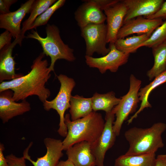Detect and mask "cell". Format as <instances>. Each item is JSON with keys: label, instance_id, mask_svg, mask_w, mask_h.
Returning <instances> with one entry per match:
<instances>
[{"label": "cell", "instance_id": "4316f807", "mask_svg": "<svg viewBox=\"0 0 166 166\" xmlns=\"http://www.w3.org/2000/svg\"><path fill=\"white\" fill-rule=\"evenodd\" d=\"M65 0H58L40 15L31 26L29 30L36 29L37 27L47 24L53 13L62 6L65 2Z\"/></svg>", "mask_w": 166, "mask_h": 166}, {"label": "cell", "instance_id": "5bb4252c", "mask_svg": "<svg viewBox=\"0 0 166 166\" xmlns=\"http://www.w3.org/2000/svg\"><path fill=\"white\" fill-rule=\"evenodd\" d=\"M160 19H150L144 17H138L124 23L119 30L117 39L134 34L151 35L153 31L163 22Z\"/></svg>", "mask_w": 166, "mask_h": 166}, {"label": "cell", "instance_id": "e0dca14e", "mask_svg": "<svg viewBox=\"0 0 166 166\" xmlns=\"http://www.w3.org/2000/svg\"><path fill=\"white\" fill-rule=\"evenodd\" d=\"M91 144L86 141L75 144L66 150L68 159L75 166H96V160Z\"/></svg>", "mask_w": 166, "mask_h": 166}, {"label": "cell", "instance_id": "83f0119b", "mask_svg": "<svg viewBox=\"0 0 166 166\" xmlns=\"http://www.w3.org/2000/svg\"><path fill=\"white\" fill-rule=\"evenodd\" d=\"M9 166H27L26 159L23 156L18 157L13 154H11L6 157Z\"/></svg>", "mask_w": 166, "mask_h": 166}, {"label": "cell", "instance_id": "f546056e", "mask_svg": "<svg viewBox=\"0 0 166 166\" xmlns=\"http://www.w3.org/2000/svg\"><path fill=\"white\" fill-rule=\"evenodd\" d=\"M102 11L120 1L119 0H91Z\"/></svg>", "mask_w": 166, "mask_h": 166}, {"label": "cell", "instance_id": "ffe728a7", "mask_svg": "<svg viewBox=\"0 0 166 166\" xmlns=\"http://www.w3.org/2000/svg\"><path fill=\"white\" fill-rule=\"evenodd\" d=\"M166 82V71L155 77L150 83L144 87L141 88L139 91L138 96L141 103L140 108L127 121L129 124L133 120L136 118L139 114L144 109L151 108L152 106L148 101L149 96L151 92L160 85Z\"/></svg>", "mask_w": 166, "mask_h": 166}, {"label": "cell", "instance_id": "e575fe53", "mask_svg": "<svg viewBox=\"0 0 166 166\" xmlns=\"http://www.w3.org/2000/svg\"><path fill=\"white\" fill-rule=\"evenodd\" d=\"M57 166H75L72 162L69 160L64 161L61 160L59 162Z\"/></svg>", "mask_w": 166, "mask_h": 166}, {"label": "cell", "instance_id": "484cf974", "mask_svg": "<svg viewBox=\"0 0 166 166\" xmlns=\"http://www.w3.org/2000/svg\"><path fill=\"white\" fill-rule=\"evenodd\" d=\"M166 42V19L140 46L152 48Z\"/></svg>", "mask_w": 166, "mask_h": 166}, {"label": "cell", "instance_id": "6da1fadb", "mask_svg": "<svg viewBox=\"0 0 166 166\" xmlns=\"http://www.w3.org/2000/svg\"><path fill=\"white\" fill-rule=\"evenodd\" d=\"M45 56L43 52L40 53L33 61L30 71L26 75L1 82L0 92L11 89L13 92L12 99L16 102L35 95L44 103L51 94L50 90L45 85L50 77L51 71L48 67L47 60L43 59Z\"/></svg>", "mask_w": 166, "mask_h": 166}, {"label": "cell", "instance_id": "603a6c76", "mask_svg": "<svg viewBox=\"0 0 166 166\" xmlns=\"http://www.w3.org/2000/svg\"><path fill=\"white\" fill-rule=\"evenodd\" d=\"M156 153L136 155H121L115 160L114 166H155Z\"/></svg>", "mask_w": 166, "mask_h": 166}, {"label": "cell", "instance_id": "277c9868", "mask_svg": "<svg viewBox=\"0 0 166 166\" xmlns=\"http://www.w3.org/2000/svg\"><path fill=\"white\" fill-rule=\"evenodd\" d=\"M46 36H41L36 30H32L26 38L37 40L41 45L43 52L51 58V63L49 68L54 71V66L56 61L64 59L72 62L75 60L73 49L65 44L62 40L58 28L54 24H47L45 27Z\"/></svg>", "mask_w": 166, "mask_h": 166}, {"label": "cell", "instance_id": "d4e9b609", "mask_svg": "<svg viewBox=\"0 0 166 166\" xmlns=\"http://www.w3.org/2000/svg\"><path fill=\"white\" fill-rule=\"evenodd\" d=\"M151 35V34H143L126 38L117 39L114 45L117 49L124 53L130 54L135 53Z\"/></svg>", "mask_w": 166, "mask_h": 166}, {"label": "cell", "instance_id": "8992f818", "mask_svg": "<svg viewBox=\"0 0 166 166\" xmlns=\"http://www.w3.org/2000/svg\"><path fill=\"white\" fill-rule=\"evenodd\" d=\"M130 86L128 92L121 97V100L112 111L116 117L113 125V131L117 136L120 135L124 121L129 115L135 112L140 101L138 93L141 84V80L132 74L129 78Z\"/></svg>", "mask_w": 166, "mask_h": 166}, {"label": "cell", "instance_id": "52a82bcc", "mask_svg": "<svg viewBox=\"0 0 166 166\" xmlns=\"http://www.w3.org/2000/svg\"><path fill=\"white\" fill-rule=\"evenodd\" d=\"M81 35L86 44L85 55L92 56L96 53L103 56L107 55L110 49L106 47V25L90 24L81 29Z\"/></svg>", "mask_w": 166, "mask_h": 166}, {"label": "cell", "instance_id": "44dd1931", "mask_svg": "<svg viewBox=\"0 0 166 166\" xmlns=\"http://www.w3.org/2000/svg\"><path fill=\"white\" fill-rule=\"evenodd\" d=\"M152 49L154 64L147 73L150 81L166 71V42L152 48Z\"/></svg>", "mask_w": 166, "mask_h": 166}, {"label": "cell", "instance_id": "1f68e13d", "mask_svg": "<svg viewBox=\"0 0 166 166\" xmlns=\"http://www.w3.org/2000/svg\"><path fill=\"white\" fill-rule=\"evenodd\" d=\"M145 18L150 19H166V1H164L159 10L155 14Z\"/></svg>", "mask_w": 166, "mask_h": 166}, {"label": "cell", "instance_id": "836d02e7", "mask_svg": "<svg viewBox=\"0 0 166 166\" xmlns=\"http://www.w3.org/2000/svg\"><path fill=\"white\" fill-rule=\"evenodd\" d=\"M5 149L4 145L0 144V166H9L6 157L4 156L3 151Z\"/></svg>", "mask_w": 166, "mask_h": 166}, {"label": "cell", "instance_id": "4fadbf2b", "mask_svg": "<svg viewBox=\"0 0 166 166\" xmlns=\"http://www.w3.org/2000/svg\"><path fill=\"white\" fill-rule=\"evenodd\" d=\"M127 10L123 0L104 10L107 22V43H114L117 39L118 33L123 25Z\"/></svg>", "mask_w": 166, "mask_h": 166}, {"label": "cell", "instance_id": "9c48e42d", "mask_svg": "<svg viewBox=\"0 0 166 166\" xmlns=\"http://www.w3.org/2000/svg\"><path fill=\"white\" fill-rule=\"evenodd\" d=\"M106 114L103 130L98 139L91 144L92 152L96 159V166H104L105 154L114 145L117 136L113 129L115 115L112 111Z\"/></svg>", "mask_w": 166, "mask_h": 166}, {"label": "cell", "instance_id": "4dcf8cb0", "mask_svg": "<svg viewBox=\"0 0 166 166\" xmlns=\"http://www.w3.org/2000/svg\"><path fill=\"white\" fill-rule=\"evenodd\" d=\"M17 1V0H0V14H5L10 12H11L10 10V7Z\"/></svg>", "mask_w": 166, "mask_h": 166}, {"label": "cell", "instance_id": "f1b7e54d", "mask_svg": "<svg viewBox=\"0 0 166 166\" xmlns=\"http://www.w3.org/2000/svg\"><path fill=\"white\" fill-rule=\"evenodd\" d=\"M13 37L12 34L8 31L6 30L0 35V50L6 46L11 44Z\"/></svg>", "mask_w": 166, "mask_h": 166}, {"label": "cell", "instance_id": "7402d4cb", "mask_svg": "<svg viewBox=\"0 0 166 166\" xmlns=\"http://www.w3.org/2000/svg\"><path fill=\"white\" fill-rule=\"evenodd\" d=\"M121 99V98H117L112 91L102 94L95 93L92 97L93 111L103 110L106 114L109 113Z\"/></svg>", "mask_w": 166, "mask_h": 166}, {"label": "cell", "instance_id": "3957f363", "mask_svg": "<svg viewBox=\"0 0 166 166\" xmlns=\"http://www.w3.org/2000/svg\"><path fill=\"white\" fill-rule=\"evenodd\" d=\"M166 130V124L161 122L147 128L133 127L126 130L124 136L129 144L125 154L136 155L156 153L164 144L162 135Z\"/></svg>", "mask_w": 166, "mask_h": 166}, {"label": "cell", "instance_id": "d6a6232c", "mask_svg": "<svg viewBox=\"0 0 166 166\" xmlns=\"http://www.w3.org/2000/svg\"><path fill=\"white\" fill-rule=\"evenodd\" d=\"M155 166H166V154L159 155L156 157Z\"/></svg>", "mask_w": 166, "mask_h": 166}, {"label": "cell", "instance_id": "5b68a950", "mask_svg": "<svg viewBox=\"0 0 166 166\" xmlns=\"http://www.w3.org/2000/svg\"><path fill=\"white\" fill-rule=\"evenodd\" d=\"M61 85L59 91L55 98L50 101H46L43 103L45 110L49 111L53 109L56 110L60 117L59 128L57 132L63 137L67 134V129L65 122V113L70 106L71 93L75 86L74 80L66 75L60 74L57 76Z\"/></svg>", "mask_w": 166, "mask_h": 166}, {"label": "cell", "instance_id": "ac0fdd59", "mask_svg": "<svg viewBox=\"0 0 166 166\" xmlns=\"http://www.w3.org/2000/svg\"><path fill=\"white\" fill-rule=\"evenodd\" d=\"M19 42L14 39L11 44L0 50V82L9 81L22 76L15 72L16 63L12 56L13 48Z\"/></svg>", "mask_w": 166, "mask_h": 166}, {"label": "cell", "instance_id": "d6986e66", "mask_svg": "<svg viewBox=\"0 0 166 166\" xmlns=\"http://www.w3.org/2000/svg\"><path fill=\"white\" fill-rule=\"evenodd\" d=\"M70 104L69 112L72 121L85 117L93 111L92 97L85 98L77 95L72 96Z\"/></svg>", "mask_w": 166, "mask_h": 166}, {"label": "cell", "instance_id": "cb8c5ba5", "mask_svg": "<svg viewBox=\"0 0 166 166\" xmlns=\"http://www.w3.org/2000/svg\"><path fill=\"white\" fill-rule=\"evenodd\" d=\"M56 1V0H34L30 10L29 17L22 24L21 37L22 41L26 38L25 32L29 30L36 19Z\"/></svg>", "mask_w": 166, "mask_h": 166}, {"label": "cell", "instance_id": "2e32d148", "mask_svg": "<svg viewBox=\"0 0 166 166\" xmlns=\"http://www.w3.org/2000/svg\"><path fill=\"white\" fill-rule=\"evenodd\" d=\"M74 13L75 18L81 29L90 24L104 23L106 16L104 13L91 0L83 1Z\"/></svg>", "mask_w": 166, "mask_h": 166}, {"label": "cell", "instance_id": "ba28073f", "mask_svg": "<svg viewBox=\"0 0 166 166\" xmlns=\"http://www.w3.org/2000/svg\"><path fill=\"white\" fill-rule=\"evenodd\" d=\"M109 52L102 57L95 58L85 55V62L89 67L97 69L103 74L109 70L116 72L119 67L128 61L130 54L124 53L117 49L114 43H110Z\"/></svg>", "mask_w": 166, "mask_h": 166}, {"label": "cell", "instance_id": "8fae6325", "mask_svg": "<svg viewBox=\"0 0 166 166\" xmlns=\"http://www.w3.org/2000/svg\"><path fill=\"white\" fill-rule=\"evenodd\" d=\"M35 0H29L22 4L20 8L13 12L0 14V28L9 31L14 39L18 40L19 45H22L21 39L22 21L26 15L30 13Z\"/></svg>", "mask_w": 166, "mask_h": 166}, {"label": "cell", "instance_id": "30bf717a", "mask_svg": "<svg viewBox=\"0 0 166 166\" xmlns=\"http://www.w3.org/2000/svg\"><path fill=\"white\" fill-rule=\"evenodd\" d=\"M44 142L46 148V153L43 156L38 158L36 161L33 160L29 154L31 142L23 152V156L29 160L34 166H57L59 160L63 156L64 150L62 141L61 140L47 137Z\"/></svg>", "mask_w": 166, "mask_h": 166}, {"label": "cell", "instance_id": "7a4b0ae2", "mask_svg": "<svg viewBox=\"0 0 166 166\" xmlns=\"http://www.w3.org/2000/svg\"><path fill=\"white\" fill-rule=\"evenodd\" d=\"M65 122L67 134L62 144L64 150L65 151L80 142L94 143L101 135L105 124L101 114L94 111L87 116L74 121L70 120L69 114H66Z\"/></svg>", "mask_w": 166, "mask_h": 166}, {"label": "cell", "instance_id": "9a60e30c", "mask_svg": "<svg viewBox=\"0 0 166 166\" xmlns=\"http://www.w3.org/2000/svg\"><path fill=\"white\" fill-rule=\"evenodd\" d=\"M127 10L123 24L137 17L150 16L156 13L164 2L163 0H124Z\"/></svg>", "mask_w": 166, "mask_h": 166}, {"label": "cell", "instance_id": "7c38bea8", "mask_svg": "<svg viewBox=\"0 0 166 166\" xmlns=\"http://www.w3.org/2000/svg\"><path fill=\"white\" fill-rule=\"evenodd\" d=\"M13 92L11 89L0 92V118L3 124L31 109L30 105L26 99L17 103L13 99Z\"/></svg>", "mask_w": 166, "mask_h": 166}]
</instances>
